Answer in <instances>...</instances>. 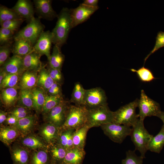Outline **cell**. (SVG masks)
Segmentation results:
<instances>
[{
	"instance_id": "1",
	"label": "cell",
	"mask_w": 164,
	"mask_h": 164,
	"mask_svg": "<svg viewBox=\"0 0 164 164\" xmlns=\"http://www.w3.org/2000/svg\"><path fill=\"white\" fill-rule=\"evenodd\" d=\"M57 17L56 26L51 32L52 42L60 48L66 42L70 30L72 28L70 9L63 8Z\"/></svg>"
},
{
	"instance_id": "2",
	"label": "cell",
	"mask_w": 164,
	"mask_h": 164,
	"mask_svg": "<svg viewBox=\"0 0 164 164\" xmlns=\"http://www.w3.org/2000/svg\"><path fill=\"white\" fill-rule=\"evenodd\" d=\"M87 109L84 106H69L64 122L60 128L63 130H76L86 124Z\"/></svg>"
},
{
	"instance_id": "3",
	"label": "cell",
	"mask_w": 164,
	"mask_h": 164,
	"mask_svg": "<svg viewBox=\"0 0 164 164\" xmlns=\"http://www.w3.org/2000/svg\"><path fill=\"white\" fill-rule=\"evenodd\" d=\"M130 136L135 146V150L139 151L140 156L145 158L148 144L153 135L150 134L145 128L143 121L139 118L132 127Z\"/></svg>"
},
{
	"instance_id": "4",
	"label": "cell",
	"mask_w": 164,
	"mask_h": 164,
	"mask_svg": "<svg viewBox=\"0 0 164 164\" xmlns=\"http://www.w3.org/2000/svg\"><path fill=\"white\" fill-rule=\"evenodd\" d=\"M138 101V99H137L113 111L112 123L132 127L139 119L138 114L136 113Z\"/></svg>"
},
{
	"instance_id": "5",
	"label": "cell",
	"mask_w": 164,
	"mask_h": 164,
	"mask_svg": "<svg viewBox=\"0 0 164 164\" xmlns=\"http://www.w3.org/2000/svg\"><path fill=\"white\" fill-rule=\"evenodd\" d=\"M87 109L86 125L90 129L113 122V111L110 110L108 105Z\"/></svg>"
},
{
	"instance_id": "6",
	"label": "cell",
	"mask_w": 164,
	"mask_h": 164,
	"mask_svg": "<svg viewBox=\"0 0 164 164\" xmlns=\"http://www.w3.org/2000/svg\"><path fill=\"white\" fill-rule=\"evenodd\" d=\"M45 28V26L41 23L40 19L34 17L14 35V39H25L33 46Z\"/></svg>"
},
{
	"instance_id": "7",
	"label": "cell",
	"mask_w": 164,
	"mask_h": 164,
	"mask_svg": "<svg viewBox=\"0 0 164 164\" xmlns=\"http://www.w3.org/2000/svg\"><path fill=\"white\" fill-rule=\"evenodd\" d=\"M138 107L139 109L138 114L139 119L143 121L147 117L156 116L161 111L159 104L149 97L143 90L141 91Z\"/></svg>"
},
{
	"instance_id": "8",
	"label": "cell",
	"mask_w": 164,
	"mask_h": 164,
	"mask_svg": "<svg viewBox=\"0 0 164 164\" xmlns=\"http://www.w3.org/2000/svg\"><path fill=\"white\" fill-rule=\"evenodd\" d=\"M101 127L104 134L111 140L120 144L130 135L132 131L130 127L113 123L102 125Z\"/></svg>"
},
{
	"instance_id": "9",
	"label": "cell",
	"mask_w": 164,
	"mask_h": 164,
	"mask_svg": "<svg viewBox=\"0 0 164 164\" xmlns=\"http://www.w3.org/2000/svg\"><path fill=\"white\" fill-rule=\"evenodd\" d=\"M108 105L104 91L100 87L85 89L83 106L87 108Z\"/></svg>"
},
{
	"instance_id": "10",
	"label": "cell",
	"mask_w": 164,
	"mask_h": 164,
	"mask_svg": "<svg viewBox=\"0 0 164 164\" xmlns=\"http://www.w3.org/2000/svg\"><path fill=\"white\" fill-rule=\"evenodd\" d=\"M98 8V6H91L82 3L77 8L70 9L72 28L87 20Z\"/></svg>"
},
{
	"instance_id": "11",
	"label": "cell",
	"mask_w": 164,
	"mask_h": 164,
	"mask_svg": "<svg viewBox=\"0 0 164 164\" xmlns=\"http://www.w3.org/2000/svg\"><path fill=\"white\" fill-rule=\"evenodd\" d=\"M69 106L68 102L63 100L53 108L47 114L49 122L60 128L64 122Z\"/></svg>"
},
{
	"instance_id": "12",
	"label": "cell",
	"mask_w": 164,
	"mask_h": 164,
	"mask_svg": "<svg viewBox=\"0 0 164 164\" xmlns=\"http://www.w3.org/2000/svg\"><path fill=\"white\" fill-rule=\"evenodd\" d=\"M52 42V35L49 31H43L40 35L33 47L34 50L40 55H45L48 60L50 58Z\"/></svg>"
},
{
	"instance_id": "13",
	"label": "cell",
	"mask_w": 164,
	"mask_h": 164,
	"mask_svg": "<svg viewBox=\"0 0 164 164\" xmlns=\"http://www.w3.org/2000/svg\"><path fill=\"white\" fill-rule=\"evenodd\" d=\"M33 2L36 14L39 19L53 20L58 15L53 9L50 0H34Z\"/></svg>"
},
{
	"instance_id": "14",
	"label": "cell",
	"mask_w": 164,
	"mask_h": 164,
	"mask_svg": "<svg viewBox=\"0 0 164 164\" xmlns=\"http://www.w3.org/2000/svg\"><path fill=\"white\" fill-rule=\"evenodd\" d=\"M12 9L28 22L34 18L33 5L29 0H19Z\"/></svg>"
},
{
	"instance_id": "15",
	"label": "cell",
	"mask_w": 164,
	"mask_h": 164,
	"mask_svg": "<svg viewBox=\"0 0 164 164\" xmlns=\"http://www.w3.org/2000/svg\"><path fill=\"white\" fill-rule=\"evenodd\" d=\"M0 68L7 74H22L25 71L23 58L15 55L9 58Z\"/></svg>"
},
{
	"instance_id": "16",
	"label": "cell",
	"mask_w": 164,
	"mask_h": 164,
	"mask_svg": "<svg viewBox=\"0 0 164 164\" xmlns=\"http://www.w3.org/2000/svg\"><path fill=\"white\" fill-rule=\"evenodd\" d=\"M41 55L34 49L23 58L24 67L25 70L39 72L43 65L40 61Z\"/></svg>"
},
{
	"instance_id": "17",
	"label": "cell",
	"mask_w": 164,
	"mask_h": 164,
	"mask_svg": "<svg viewBox=\"0 0 164 164\" xmlns=\"http://www.w3.org/2000/svg\"><path fill=\"white\" fill-rule=\"evenodd\" d=\"M38 72L25 70L22 74L18 84L20 89H32L37 86Z\"/></svg>"
},
{
	"instance_id": "18",
	"label": "cell",
	"mask_w": 164,
	"mask_h": 164,
	"mask_svg": "<svg viewBox=\"0 0 164 164\" xmlns=\"http://www.w3.org/2000/svg\"><path fill=\"white\" fill-rule=\"evenodd\" d=\"M14 40L12 50L13 55L23 58L33 50L32 44L25 39H17Z\"/></svg>"
},
{
	"instance_id": "19",
	"label": "cell",
	"mask_w": 164,
	"mask_h": 164,
	"mask_svg": "<svg viewBox=\"0 0 164 164\" xmlns=\"http://www.w3.org/2000/svg\"><path fill=\"white\" fill-rule=\"evenodd\" d=\"M59 128L49 122L41 128L40 134L46 142L53 143L58 140L60 134Z\"/></svg>"
},
{
	"instance_id": "20",
	"label": "cell",
	"mask_w": 164,
	"mask_h": 164,
	"mask_svg": "<svg viewBox=\"0 0 164 164\" xmlns=\"http://www.w3.org/2000/svg\"><path fill=\"white\" fill-rule=\"evenodd\" d=\"M85 154L84 149L74 147L67 151L62 164H81Z\"/></svg>"
},
{
	"instance_id": "21",
	"label": "cell",
	"mask_w": 164,
	"mask_h": 164,
	"mask_svg": "<svg viewBox=\"0 0 164 164\" xmlns=\"http://www.w3.org/2000/svg\"><path fill=\"white\" fill-rule=\"evenodd\" d=\"M164 146V126L163 125L159 132L153 136L148 144L147 149L152 152L159 153Z\"/></svg>"
},
{
	"instance_id": "22",
	"label": "cell",
	"mask_w": 164,
	"mask_h": 164,
	"mask_svg": "<svg viewBox=\"0 0 164 164\" xmlns=\"http://www.w3.org/2000/svg\"><path fill=\"white\" fill-rule=\"evenodd\" d=\"M54 82L51 77L48 70L43 66L39 72L37 86L43 89L46 94Z\"/></svg>"
},
{
	"instance_id": "23",
	"label": "cell",
	"mask_w": 164,
	"mask_h": 164,
	"mask_svg": "<svg viewBox=\"0 0 164 164\" xmlns=\"http://www.w3.org/2000/svg\"><path fill=\"white\" fill-rule=\"evenodd\" d=\"M1 99L2 103L6 107L13 105L18 101L19 97L16 87L8 88L2 90Z\"/></svg>"
},
{
	"instance_id": "24",
	"label": "cell",
	"mask_w": 164,
	"mask_h": 164,
	"mask_svg": "<svg viewBox=\"0 0 164 164\" xmlns=\"http://www.w3.org/2000/svg\"><path fill=\"white\" fill-rule=\"evenodd\" d=\"M89 128L86 124L74 131L73 136L74 147L84 149L87 133Z\"/></svg>"
},
{
	"instance_id": "25",
	"label": "cell",
	"mask_w": 164,
	"mask_h": 164,
	"mask_svg": "<svg viewBox=\"0 0 164 164\" xmlns=\"http://www.w3.org/2000/svg\"><path fill=\"white\" fill-rule=\"evenodd\" d=\"M60 48L57 45H54L48 61L49 67L61 70L64 60V56L61 52Z\"/></svg>"
},
{
	"instance_id": "26",
	"label": "cell",
	"mask_w": 164,
	"mask_h": 164,
	"mask_svg": "<svg viewBox=\"0 0 164 164\" xmlns=\"http://www.w3.org/2000/svg\"><path fill=\"white\" fill-rule=\"evenodd\" d=\"M32 89H20L19 93L17 105L27 109H33Z\"/></svg>"
},
{
	"instance_id": "27",
	"label": "cell",
	"mask_w": 164,
	"mask_h": 164,
	"mask_svg": "<svg viewBox=\"0 0 164 164\" xmlns=\"http://www.w3.org/2000/svg\"><path fill=\"white\" fill-rule=\"evenodd\" d=\"M33 109L37 111H42L46 94L42 88L36 87L32 89Z\"/></svg>"
},
{
	"instance_id": "28",
	"label": "cell",
	"mask_w": 164,
	"mask_h": 164,
	"mask_svg": "<svg viewBox=\"0 0 164 164\" xmlns=\"http://www.w3.org/2000/svg\"><path fill=\"white\" fill-rule=\"evenodd\" d=\"M35 121V118L33 116H28L19 119L15 127L22 134H26L32 129Z\"/></svg>"
},
{
	"instance_id": "29",
	"label": "cell",
	"mask_w": 164,
	"mask_h": 164,
	"mask_svg": "<svg viewBox=\"0 0 164 164\" xmlns=\"http://www.w3.org/2000/svg\"><path fill=\"white\" fill-rule=\"evenodd\" d=\"M18 135V130L15 127H4L0 128V140L6 145L11 143L16 139Z\"/></svg>"
},
{
	"instance_id": "30",
	"label": "cell",
	"mask_w": 164,
	"mask_h": 164,
	"mask_svg": "<svg viewBox=\"0 0 164 164\" xmlns=\"http://www.w3.org/2000/svg\"><path fill=\"white\" fill-rule=\"evenodd\" d=\"M85 89L79 82L76 83L72 93L70 101L78 106H83Z\"/></svg>"
},
{
	"instance_id": "31",
	"label": "cell",
	"mask_w": 164,
	"mask_h": 164,
	"mask_svg": "<svg viewBox=\"0 0 164 164\" xmlns=\"http://www.w3.org/2000/svg\"><path fill=\"white\" fill-rule=\"evenodd\" d=\"M75 130L68 129L63 130L60 134L57 140L58 143L66 149L67 151L74 147L73 136Z\"/></svg>"
},
{
	"instance_id": "32",
	"label": "cell",
	"mask_w": 164,
	"mask_h": 164,
	"mask_svg": "<svg viewBox=\"0 0 164 164\" xmlns=\"http://www.w3.org/2000/svg\"><path fill=\"white\" fill-rule=\"evenodd\" d=\"M63 100L62 96H52L46 94L42 111L44 114H47Z\"/></svg>"
},
{
	"instance_id": "33",
	"label": "cell",
	"mask_w": 164,
	"mask_h": 164,
	"mask_svg": "<svg viewBox=\"0 0 164 164\" xmlns=\"http://www.w3.org/2000/svg\"><path fill=\"white\" fill-rule=\"evenodd\" d=\"M24 19L15 11L6 7L1 5L0 7V23L5 21L17 19Z\"/></svg>"
},
{
	"instance_id": "34",
	"label": "cell",
	"mask_w": 164,
	"mask_h": 164,
	"mask_svg": "<svg viewBox=\"0 0 164 164\" xmlns=\"http://www.w3.org/2000/svg\"><path fill=\"white\" fill-rule=\"evenodd\" d=\"M12 157L15 164H27L29 155L26 150L21 148H17L12 151Z\"/></svg>"
},
{
	"instance_id": "35",
	"label": "cell",
	"mask_w": 164,
	"mask_h": 164,
	"mask_svg": "<svg viewBox=\"0 0 164 164\" xmlns=\"http://www.w3.org/2000/svg\"><path fill=\"white\" fill-rule=\"evenodd\" d=\"M25 146L32 149L46 148V145L38 137L33 136H27L22 141Z\"/></svg>"
},
{
	"instance_id": "36",
	"label": "cell",
	"mask_w": 164,
	"mask_h": 164,
	"mask_svg": "<svg viewBox=\"0 0 164 164\" xmlns=\"http://www.w3.org/2000/svg\"><path fill=\"white\" fill-rule=\"evenodd\" d=\"M130 70L132 72H135L140 79L143 82H149L156 79L152 71L149 68L143 66L137 70L131 69Z\"/></svg>"
},
{
	"instance_id": "37",
	"label": "cell",
	"mask_w": 164,
	"mask_h": 164,
	"mask_svg": "<svg viewBox=\"0 0 164 164\" xmlns=\"http://www.w3.org/2000/svg\"><path fill=\"white\" fill-rule=\"evenodd\" d=\"M22 74H7L0 85V89L16 87L19 84Z\"/></svg>"
},
{
	"instance_id": "38",
	"label": "cell",
	"mask_w": 164,
	"mask_h": 164,
	"mask_svg": "<svg viewBox=\"0 0 164 164\" xmlns=\"http://www.w3.org/2000/svg\"><path fill=\"white\" fill-rule=\"evenodd\" d=\"M67 151L66 149L58 143L53 145L51 150L52 156L54 161L61 162L62 164Z\"/></svg>"
},
{
	"instance_id": "39",
	"label": "cell",
	"mask_w": 164,
	"mask_h": 164,
	"mask_svg": "<svg viewBox=\"0 0 164 164\" xmlns=\"http://www.w3.org/2000/svg\"><path fill=\"white\" fill-rule=\"evenodd\" d=\"M135 150H129L126 152V157L121 161V164H142L143 158L138 156Z\"/></svg>"
},
{
	"instance_id": "40",
	"label": "cell",
	"mask_w": 164,
	"mask_h": 164,
	"mask_svg": "<svg viewBox=\"0 0 164 164\" xmlns=\"http://www.w3.org/2000/svg\"><path fill=\"white\" fill-rule=\"evenodd\" d=\"M14 32L7 29L1 27L0 29V45L2 46L12 43L14 39Z\"/></svg>"
},
{
	"instance_id": "41",
	"label": "cell",
	"mask_w": 164,
	"mask_h": 164,
	"mask_svg": "<svg viewBox=\"0 0 164 164\" xmlns=\"http://www.w3.org/2000/svg\"><path fill=\"white\" fill-rule=\"evenodd\" d=\"M13 45L12 43L2 46L0 47V66H2L9 58V56L12 53Z\"/></svg>"
},
{
	"instance_id": "42",
	"label": "cell",
	"mask_w": 164,
	"mask_h": 164,
	"mask_svg": "<svg viewBox=\"0 0 164 164\" xmlns=\"http://www.w3.org/2000/svg\"><path fill=\"white\" fill-rule=\"evenodd\" d=\"M48 159V155L46 151H39L33 154L31 162L32 164H47Z\"/></svg>"
},
{
	"instance_id": "43",
	"label": "cell",
	"mask_w": 164,
	"mask_h": 164,
	"mask_svg": "<svg viewBox=\"0 0 164 164\" xmlns=\"http://www.w3.org/2000/svg\"><path fill=\"white\" fill-rule=\"evenodd\" d=\"M163 47H164V32L160 31L157 33L153 48L144 59V65L146 60L152 54Z\"/></svg>"
},
{
	"instance_id": "44",
	"label": "cell",
	"mask_w": 164,
	"mask_h": 164,
	"mask_svg": "<svg viewBox=\"0 0 164 164\" xmlns=\"http://www.w3.org/2000/svg\"><path fill=\"white\" fill-rule=\"evenodd\" d=\"M24 19H17L7 21L0 24L1 27L8 29L14 32L19 28Z\"/></svg>"
},
{
	"instance_id": "45",
	"label": "cell",
	"mask_w": 164,
	"mask_h": 164,
	"mask_svg": "<svg viewBox=\"0 0 164 164\" xmlns=\"http://www.w3.org/2000/svg\"><path fill=\"white\" fill-rule=\"evenodd\" d=\"M50 75L54 82L61 84L63 77L61 70L49 67L47 69Z\"/></svg>"
},
{
	"instance_id": "46",
	"label": "cell",
	"mask_w": 164,
	"mask_h": 164,
	"mask_svg": "<svg viewBox=\"0 0 164 164\" xmlns=\"http://www.w3.org/2000/svg\"><path fill=\"white\" fill-rule=\"evenodd\" d=\"M46 94L52 96H62L61 84L54 82Z\"/></svg>"
},
{
	"instance_id": "47",
	"label": "cell",
	"mask_w": 164,
	"mask_h": 164,
	"mask_svg": "<svg viewBox=\"0 0 164 164\" xmlns=\"http://www.w3.org/2000/svg\"><path fill=\"white\" fill-rule=\"evenodd\" d=\"M18 120L17 117L11 114L7 117L6 121L8 125L15 126L17 123Z\"/></svg>"
},
{
	"instance_id": "48",
	"label": "cell",
	"mask_w": 164,
	"mask_h": 164,
	"mask_svg": "<svg viewBox=\"0 0 164 164\" xmlns=\"http://www.w3.org/2000/svg\"><path fill=\"white\" fill-rule=\"evenodd\" d=\"M27 109L26 108L21 107H18L14 109L11 112V114L12 115L14 114L24 112L27 111Z\"/></svg>"
},
{
	"instance_id": "49",
	"label": "cell",
	"mask_w": 164,
	"mask_h": 164,
	"mask_svg": "<svg viewBox=\"0 0 164 164\" xmlns=\"http://www.w3.org/2000/svg\"><path fill=\"white\" fill-rule=\"evenodd\" d=\"M98 0H85L84 1L83 3L88 6L96 7L98 6Z\"/></svg>"
},
{
	"instance_id": "50",
	"label": "cell",
	"mask_w": 164,
	"mask_h": 164,
	"mask_svg": "<svg viewBox=\"0 0 164 164\" xmlns=\"http://www.w3.org/2000/svg\"><path fill=\"white\" fill-rule=\"evenodd\" d=\"M7 113L0 110V123L2 124L7 119Z\"/></svg>"
},
{
	"instance_id": "51",
	"label": "cell",
	"mask_w": 164,
	"mask_h": 164,
	"mask_svg": "<svg viewBox=\"0 0 164 164\" xmlns=\"http://www.w3.org/2000/svg\"><path fill=\"white\" fill-rule=\"evenodd\" d=\"M7 74L0 68V85Z\"/></svg>"
},
{
	"instance_id": "52",
	"label": "cell",
	"mask_w": 164,
	"mask_h": 164,
	"mask_svg": "<svg viewBox=\"0 0 164 164\" xmlns=\"http://www.w3.org/2000/svg\"><path fill=\"white\" fill-rule=\"evenodd\" d=\"M161 119L163 123L164 126V111H161L156 116Z\"/></svg>"
}]
</instances>
